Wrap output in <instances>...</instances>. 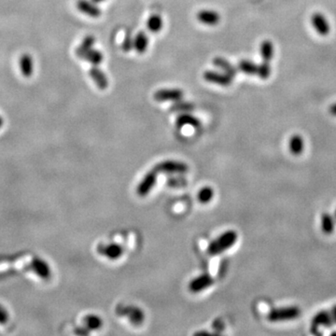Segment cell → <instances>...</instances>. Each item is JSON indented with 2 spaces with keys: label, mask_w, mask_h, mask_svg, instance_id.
Listing matches in <instances>:
<instances>
[{
  "label": "cell",
  "mask_w": 336,
  "mask_h": 336,
  "mask_svg": "<svg viewBox=\"0 0 336 336\" xmlns=\"http://www.w3.org/2000/svg\"><path fill=\"white\" fill-rule=\"evenodd\" d=\"M311 24L316 32L321 36H327L331 31V25L327 18L322 12H315L311 16Z\"/></svg>",
  "instance_id": "cell-9"
},
{
  "label": "cell",
  "mask_w": 336,
  "mask_h": 336,
  "mask_svg": "<svg viewBox=\"0 0 336 336\" xmlns=\"http://www.w3.org/2000/svg\"><path fill=\"white\" fill-rule=\"evenodd\" d=\"M194 110V105L192 103L187 102V101H183L178 100L176 102H174L171 107V110H173L174 112H180V113H185V112H190Z\"/></svg>",
  "instance_id": "cell-26"
},
{
  "label": "cell",
  "mask_w": 336,
  "mask_h": 336,
  "mask_svg": "<svg viewBox=\"0 0 336 336\" xmlns=\"http://www.w3.org/2000/svg\"><path fill=\"white\" fill-rule=\"evenodd\" d=\"M213 195H214V192H213V190H212L211 188L205 187V188H203L202 190L199 191L198 198H199V201L201 203L205 204V203H208L211 200Z\"/></svg>",
  "instance_id": "cell-28"
},
{
  "label": "cell",
  "mask_w": 336,
  "mask_h": 336,
  "mask_svg": "<svg viewBox=\"0 0 336 336\" xmlns=\"http://www.w3.org/2000/svg\"><path fill=\"white\" fill-rule=\"evenodd\" d=\"M146 26L148 30L151 33L156 34V33L161 32V30L164 27L163 18H162L160 15L158 14H154L150 16L148 18V20H147Z\"/></svg>",
  "instance_id": "cell-21"
},
{
  "label": "cell",
  "mask_w": 336,
  "mask_h": 336,
  "mask_svg": "<svg viewBox=\"0 0 336 336\" xmlns=\"http://www.w3.org/2000/svg\"><path fill=\"white\" fill-rule=\"evenodd\" d=\"M95 41H96V39H95V36H93V35H88V36H86V37L83 38V40L81 41V45L77 48L76 55L79 58H83L84 55L87 53L88 51L93 49Z\"/></svg>",
  "instance_id": "cell-18"
},
{
  "label": "cell",
  "mask_w": 336,
  "mask_h": 336,
  "mask_svg": "<svg viewBox=\"0 0 336 336\" xmlns=\"http://www.w3.org/2000/svg\"><path fill=\"white\" fill-rule=\"evenodd\" d=\"M82 59H85V61H87L88 63H90L93 66H98L102 63L104 55L101 51L92 49L88 51Z\"/></svg>",
  "instance_id": "cell-25"
},
{
  "label": "cell",
  "mask_w": 336,
  "mask_h": 336,
  "mask_svg": "<svg viewBox=\"0 0 336 336\" xmlns=\"http://www.w3.org/2000/svg\"><path fill=\"white\" fill-rule=\"evenodd\" d=\"M258 67L259 65L255 64L254 62L248 60V59H242L238 63V70H240L246 75L249 76H257L258 74Z\"/></svg>",
  "instance_id": "cell-22"
},
{
  "label": "cell",
  "mask_w": 336,
  "mask_h": 336,
  "mask_svg": "<svg viewBox=\"0 0 336 336\" xmlns=\"http://www.w3.org/2000/svg\"><path fill=\"white\" fill-rule=\"evenodd\" d=\"M133 49H134V37H132L130 33H127L122 43V50L125 52H129Z\"/></svg>",
  "instance_id": "cell-30"
},
{
  "label": "cell",
  "mask_w": 336,
  "mask_h": 336,
  "mask_svg": "<svg viewBox=\"0 0 336 336\" xmlns=\"http://www.w3.org/2000/svg\"><path fill=\"white\" fill-rule=\"evenodd\" d=\"M214 279L210 275H202L198 278L192 279L190 282L189 289L191 293H201L208 287L213 285Z\"/></svg>",
  "instance_id": "cell-12"
},
{
  "label": "cell",
  "mask_w": 336,
  "mask_h": 336,
  "mask_svg": "<svg viewBox=\"0 0 336 336\" xmlns=\"http://www.w3.org/2000/svg\"><path fill=\"white\" fill-rule=\"evenodd\" d=\"M330 113L333 116H336V103H334L331 107H330Z\"/></svg>",
  "instance_id": "cell-32"
},
{
  "label": "cell",
  "mask_w": 336,
  "mask_h": 336,
  "mask_svg": "<svg viewBox=\"0 0 336 336\" xmlns=\"http://www.w3.org/2000/svg\"><path fill=\"white\" fill-rule=\"evenodd\" d=\"M271 75V65L268 62L263 61L258 67L257 76L262 80H267Z\"/></svg>",
  "instance_id": "cell-27"
},
{
  "label": "cell",
  "mask_w": 336,
  "mask_h": 336,
  "mask_svg": "<svg viewBox=\"0 0 336 336\" xmlns=\"http://www.w3.org/2000/svg\"><path fill=\"white\" fill-rule=\"evenodd\" d=\"M198 21L208 26H215L220 22V15L213 9H202L196 15Z\"/></svg>",
  "instance_id": "cell-11"
},
{
  "label": "cell",
  "mask_w": 336,
  "mask_h": 336,
  "mask_svg": "<svg viewBox=\"0 0 336 336\" xmlns=\"http://www.w3.org/2000/svg\"><path fill=\"white\" fill-rule=\"evenodd\" d=\"M89 76L94 81L95 85L101 90H106L109 87V79L98 66H93L89 70Z\"/></svg>",
  "instance_id": "cell-13"
},
{
  "label": "cell",
  "mask_w": 336,
  "mask_h": 336,
  "mask_svg": "<svg viewBox=\"0 0 336 336\" xmlns=\"http://www.w3.org/2000/svg\"><path fill=\"white\" fill-rule=\"evenodd\" d=\"M336 221L334 216L328 213H324L322 216V229L323 233L326 234H333L336 228Z\"/></svg>",
  "instance_id": "cell-24"
},
{
  "label": "cell",
  "mask_w": 336,
  "mask_h": 336,
  "mask_svg": "<svg viewBox=\"0 0 336 336\" xmlns=\"http://www.w3.org/2000/svg\"><path fill=\"white\" fill-rule=\"evenodd\" d=\"M93 2H95L96 4H99V3H102L105 0H92Z\"/></svg>",
  "instance_id": "cell-33"
},
{
  "label": "cell",
  "mask_w": 336,
  "mask_h": 336,
  "mask_svg": "<svg viewBox=\"0 0 336 336\" xmlns=\"http://www.w3.org/2000/svg\"><path fill=\"white\" fill-rule=\"evenodd\" d=\"M260 54L263 58V61L271 63L272 59L274 57V54H275L274 44L271 40L265 39L261 43V45H260Z\"/></svg>",
  "instance_id": "cell-20"
},
{
  "label": "cell",
  "mask_w": 336,
  "mask_h": 336,
  "mask_svg": "<svg viewBox=\"0 0 336 336\" xmlns=\"http://www.w3.org/2000/svg\"><path fill=\"white\" fill-rule=\"evenodd\" d=\"M238 235L234 231H227L221 234L215 241L210 243L207 248L208 254L212 256L219 255L227 249L232 248L237 240Z\"/></svg>",
  "instance_id": "cell-2"
},
{
  "label": "cell",
  "mask_w": 336,
  "mask_h": 336,
  "mask_svg": "<svg viewBox=\"0 0 336 336\" xmlns=\"http://www.w3.org/2000/svg\"><path fill=\"white\" fill-rule=\"evenodd\" d=\"M175 125L178 128H182L186 125H189L193 128H198L201 125V122L198 118L190 114V112H185V113H180L177 116L175 120Z\"/></svg>",
  "instance_id": "cell-14"
},
{
  "label": "cell",
  "mask_w": 336,
  "mask_h": 336,
  "mask_svg": "<svg viewBox=\"0 0 336 336\" xmlns=\"http://www.w3.org/2000/svg\"><path fill=\"white\" fill-rule=\"evenodd\" d=\"M204 80L216 85H219L222 87H228L233 83V79L231 76L227 75L224 72H219L215 70H206L204 72Z\"/></svg>",
  "instance_id": "cell-7"
},
{
  "label": "cell",
  "mask_w": 336,
  "mask_h": 336,
  "mask_svg": "<svg viewBox=\"0 0 336 336\" xmlns=\"http://www.w3.org/2000/svg\"><path fill=\"white\" fill-rule=\"evenodd\" d=\"M334 217H335V219H336V213H335V216H334Z\"/></svg>",
  "instance_id": "cell-35"
},
{
  "label": "cell",
  "mask_w": 336,
  "mask_h": 336,
  "mask_svg": "<svg viewBox=\"0 0 336 336\" xmlns=\"http://www.w3.org/2000/svg\"><path fill=\"white\" fill-rule=\"evenodd\" d=\"M77 8L81 13L87 15L91 18H98L101 16V9L97 6V4L92 0H78Z\"/></svg>",
  "instance_id": "cell-10"
},
{
  "label": "cell",
  "mask_w": 336,
  "mask_h": 336,
  "mask_svg": "<svg viewBox=\"0 0 336 336\" xmlns=\"http://www.w3.org/2000/svg\"><path fill=\"white\" fill-rule=\"evenodd\" d=\"M33 273L38 278L47 280L51 278V269L48 263L33 254L8 257L0 259V276L14 273Z\"/></svg>",
  "instance_id": "cell-1"
},
{
  "label": "cell",
  "mask_w": 336,
  "mask_h": 336,
  "mask_svg": "<svg viewBox=\"0 0 336 336\" xmlns=\"http://www.w3.org/2000/svg\"><path fill=\"white\" fill-rule=\"evenodd\" d=\"M158 175H159L158 171L155 168H154L143 177V179L140 181L139 186H138V189H137L139 196L145 197L151 192V190L154 189V187L156 184Z\"/></svg>",
  "instance_id": "cell-6"
},
{
  "label": "cell",
  "mask_w": 336,
  "mask_h": 336,
  "mask_svg": "<svg viewBox=\"0 0 336 336\" xmlns=\"http://www.w3.org/2000/svg\"><path fill=\"white\" fill-rule=\"evenodd\" d=\"M184 96L181 89L177 88H168V89H160L155 92L154 98L157 102H176L181 100Z\"/></svg>",
  "instance_id": "cell-5"
},
{
  "label": "cell",
  "mask_w": 336,
  "mask_h": 336,
  "mask_svg": "<svg viewBox=\"0 0 336 336\" xmlns=\"http://www.w3.org/2000/svg\"><path fill=\"white\" fill-rule=\"evenodd\" d=\"M336 325V306L330 310H323L315 316L311 322V332L318 334L320 327L331 328Z\"/></svg>",
  "instance_id": "cell-3"
},
{
  "label": "cell",
  "mask_w": 336,
  "mask_h": 336,
  "mask_svg": "<svg viewBox=\"0 0 336 336\" xmlns=\"http://www.w3.org/2000/svg\"><path fill=\"white\" fill-rule=\"evenodd\" d=\"M101 252H102L103 255L110 258L111 260H116L123 255L124 249L122 248V246H120L118 244H110V245L104 247L103 250H101Z\"/></svg>",
  "instance_id": "cell-23"
},
{
  "label": "cell",
  "mask_w": 336,
  "mask_h": 336,
  "mask_svg": "<svg viewBox=\"0 0 336 336\" xmlns=\"http://www.w3.org/2000/svg\"><path fill=\"white\" fill-rule=\"evenodd\" d=\"M85 324H86L88 329L96 330L101 327L102 321H101L100 318H98L96 316H89L85 320Z\"/></svg>",
  "instance_id": "cell-29"
},
{
  "label": "cell",
  "mask_w": 336,
  "mask_h": 336,
  "mask_svg": "<svg viewBox=\"0 0 336 336\" xmlns=\"http://www.w3.org/2000/svg\"><path fill=\"white\" fill-rule=\"evenodd\" d=\"M213 65L218 67L222 72L231 76L232 78H234L238 71L237 67H235L227 59L223 57H215L213 59Z\"/></svg>",
  "instance_id": "cell-15"
},
{
  "label": "cell",
  "mask_w": 336,
  "mask_h": 336,
  "mask_svg": "<svg viewBox=\"0 0 336 336\" xmlns=\"http://www.w3.org/2000/svg\"><path fill=\"white\" fill-rule=\"evenodd\" d=\"M155 169L158 171V173H186L189 168L186 164L182 162L172 161V160H168V161L162 162L158 164Z\"/></svg>",
  "instance_id": "cell-8"
},
{
  "label": "cell",
  "mask_w": 336,
  "mask_h": 336,
  "mask_svg": "<svg viewBox=\"0 0 336 336\" xmlns=\"http://www.w3.org/2000/svg\"><path fill=\"white\" fill-rule=\"evenodd\" d=\"M301 314V310L297 307H282L272 309L267 315V319L271 322H285L297 319Z\"/></svg>",
  "instance_id": "cell-4"
},
{
  "label": "cell",
  "mask_w": 336,
  "mask_h": 336,
  "mask_svg": "<svg viewBox=\"0 0 336 336\" xmlns=\"http://www.w3.org/2000/svg\"><path fill=\"white\" fill-rule=\"evenodd\" d=\"M3 124H4V121H3V119H2V118L0 117V128L2 127Z\"/></svg>",
  "instance_id": "cell-34"
},
{
  "label": "cell",
  "mask_w": 336,
  "mask_h": 336,
  "mask_svg": "<svg viewBox=\"0 0 336 336\" xmlns=\"http://www.w3.org/2000/svg\"><path fill=\"white\" fill-rule=\"evenodd\" d=\"M150 39L146 32L139 31V33L134 37V50L139 54L145 53L149 47Z\"/></svg>",
  "instance_id": "cell-16"
},
{
  "label": "cell",
  "mask_w": 336,
  "mask_h": 336,
  "mask_svg": "<svg viewBox=\"0 0 336 336\" xmlns=\"http://www.w3.org/2000/svg\"><path fill=\"white\" fill-rule=\"evenodd\" d=\"M19 66H20V70L23 77L25 78H30L33 72H34V63H33V58L28 53H24L20 57L19 61Z\"/></svg>",
  "instance_id": "cell-17"
},
{
  "label": "cell",
  "mask_w": 336,
  "mask_h": 336,
  "mask_svg": "<svg viewBox=\"0 0 336 336\" xmlns=\"http://www.w3.org/2000/svg\"><path fill=\"white\" fill-rule=\"evenodd\" d=\"M289 150L293 155H300L305 150V141L300 135H294L289 140Z\"/></svg>",
  "instance_id": "cell-19"
},
{
  "label": "cell",
  "mask_w": 336,
  "mask_h": 336,
  "mask_svg": "<svg viewBox=\"0 0 336 336\" xmlns=\"http://www.w3.org/2000/svg\"><path fill=\"white\" fill-rule=\"evenodd\" d=\"M9 321V315L7 310L0 305V324H7Z\"/></svg>",
  "instance_id": "cell-31"
}]
</instances>
